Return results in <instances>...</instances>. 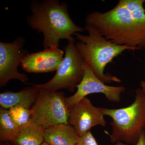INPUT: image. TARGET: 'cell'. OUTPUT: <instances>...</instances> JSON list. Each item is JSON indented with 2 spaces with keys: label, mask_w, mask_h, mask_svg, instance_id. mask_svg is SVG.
Segmentation results:
<instances>
[{
  "label": "cell",
  "mask_w": 145,
  "mask_h": 145,
  "mask_svg": "<svg viewBox=\"0 0 145 145\" xmlns=\"http://www.w3.org/2000/svg\"><path fill=\"white\" fill-rule=\"evenodd\" d=\"M85 22L115 44L136 50L145 48V13L131 14L122 0L106 12L94 11L88 14Z\"/></svg>",
  "instance_id": "1"
},
{
  "label": "cell",
  "mask_w": 145,
  "mask_h": 145,
  "mask_svg": "<svg viewBox=\"0 0 145 145\" xmlns=\"http://www.w3.org/2000/svg\"><path fill=\"white\" fill-rule=\"evenodd\" d=\"M68 5L59 0H33L30 5L31 14L27 17V25L34 31L42 33L44 49L59 48L60 40L75 41V33L85 31L71 19Z\"/></svg>",
  "instance_id": "2"
},
{
  "label": "cell",
  "mask_w": 145,
  "mask_h": 145,
  "mask_svg": "<svg viewBox=\"0 0 145 145\" xmlns=\"http://www.w3.org/2000/svg\"><path fill=\"white\" fill-rule=\"evenodd\" d=\"M84 28L88 35L79 33L74 34L75 44L78 51L94 74L105 84L112 82H121V80L109 73L105 74L104 70L107 65L112 62L114 58L126 50L135 51L132 48L121 46L112 42L104 38L96 29L85 25Z\"/></svg>",
  "instance_id": "3"
},
{
  "label": "cell",
  "mask_w": 145,
  "mask_h": 145,
  "mask_svg": "<svg viewBox=\"0 0 145 145\" xmlns=\"http://www.w3.org/2000/svg\"><path fill=\"white\" fill-rule=\"evenodd\" d=\"M135 100L126 107L118 109L102 108L104 115L112 119L110 123L112 132L110 135L112 143L124 142L135 145L145 131V92L141 88L135 90Z\"/></svg>",
  "instance_id": "4"
},
{
  "label": "cell",
  "mask_w": 145,
  "mask_h": 145,
  "mask_svg": "<svg viewBox=\"0 0 145 145\" xmlns=\"http://www.w3.org/2000/svg\"><path fill=\"white\" fill-rule=\"evenodd\" d=\"M39 88L38 97L30 109L32 115L30 123L40 126L44 129L58 124H68L69 110L64 93Z\"/></svg>",
  "instance_id": "5"
},
{
  "label": "cell",
  "mask_w": 145,
  "mask_h": 145,
  "mask_svg": "<svg viewBox=\"0 0 145 145\" xmlns=\"http://www.w3.org/2000/svg\"><path fill=\"white\" fill-rule=\"evenodd\" d=\"M75 41H69L64 48L63 60L56 74L48 82L36 84L38 87L54 91L66 89L75 91L84 78L86 61L78 51Z\"/></svg>",
  "instance_id": "6"
},
{
  "label": "cell",
  "mask_w": 145,
  "mask_h": 145,
  "mask_svg": "<svg viewBox=\"0 0 145 145\" xmlns=\"http://www.w3.org/2000/svg\"><path fill=\"white\" fill-rule=\"evenodd\" d=\"M25 40L18 37L11 42H0V87L2 88L11 80L25 82L27 75L19 72L18 68L22 64L28 50L23 49Z\"/></svg>",
  "instance_id": "7"
},
{
  "label": "cell",
  "mask_w": 145,
  "mask_h": 145,
  "mask_svg": "<svg viewBox=\"0 0 145 145\" xmlns=\"http://www.w3.org/2000/svg\"><path fill=\"white\" fill-rule=\"evenodd\" d=\"M125 91L123 86L106 85L94 74L86 62L84 78L78 86L77 91L72 96L65 97L67 106L70 111L72 107L89 94L102 93L110 102L118 103L121 101V94Z\"/></svg>",
  "instance_id": "8"
},
{
  "label": "cell",
  "mask_w": 145,
  "mask_h": 145,
  "mask_svg": "<svg viewBox=\"0 0 145 145\" xmlns=\"http://www.w3.org/2000/svg\"><path fill=\"white\" fill-rule=\"evenodd\" d=\"M102 108L93 105L89 99L85 97L75 104L69 111L68 124L75 128L80 137L91 128L97 125L105 126Z\"/></svg>",
  "instance_id": "9"
},
{
  "label": "cell",
  "mask_w": 145,
  "mask_h": 145,
  "mask_svg": "<svg viewBox=\"0 0 145 145\" xmlns=\"http://www.w3.org/2000/svg\"><path fill=\"white\" fill-rule=\"evenodd\" d=\"M65 52L59 48H48L28 53L22 61V67L29 73H43L57 71L63 60Z\"/></svg>",
  "instance_id": "10"
},
{
  "label": "cell",
  "mask_w": 145,
  "mask_h": 145,
  "mask_svg": "<svg viewBox=\"0 0 145 145\" xmlns=\"http://www.w3.org/2000/svg\"><path fill=\"white\" fill-rule=\"evenodd\" d=\"M39 88L36 84L18 91H7L0 93L1 108L8 110L13 107L22 106L30 109L36 101Z\"/></svg>",
  "instance_id": "11"
},
{
  "label": "cell",
  "mask_w": 145,
  "mask_h": 145,
  "mask_svg": "<svg viewBox=\"0 0 145 145\" xmlns=\"http://www.w3.org/2000/svg\"><path fill=\"white\" fill-rule=\"evenodd\" d=\"M44 137L45 142L49 145H76L80 138L75 128L65 123L45 129Z\"/></svg>",
  "instance_id": "12"
},
{
  "label": "cell",
  "mask_w": 145,
  "mask_h": 145,
  "mask_svg": "<svg viewBox=\"0 0 145 145\" xmlns=\"http://www.w3.org/2000/svg\"><path fill=\"white\" fill-rule=\"evenodd\" d=\"M44 130L40 126L29 122L19 127L9 142L12 145H41L44 142Z\"/></svg>",
  "instance_id": "13"
},
{
  "label": "cell",
  "mask_w": 145,
  "mask_h": 145,
  "mask_svg": "<svg viewBox=\"0 0 145 145\" xmlns=\"http://www.w3.org/2000/svg\"><path fill=\"white\" fill-rule=\"evenodd\" d=\"M19 128L12 121L8 110L0 108V140L9 142Z\"/></svg>",
  "instance_id": "14"
},
{
  "label": "cell",
  "mask_w": 145,
  "mask_h": 145,
  "mask_svg": "<svg viewBox=\"0 0 145 145\" xmlns=\"http://www.w3.org/2000/svg\"><path fill=\"white\" fill-rule=\"evenodd\" d=\"M12 121L19 127L28 124L31 120V109L22 106L13 107L8 109Z\"/></svg>",
  "instance_id": "15"
},
{
  "label": "cell",
  "mask_w": 145,
  "mask_h": 145,
  "mask_svg": "<svg viewBox=\"0 0 145 145\" xmlns=\"http://www.w3.org/2000/svg\"><path fill=\"white\" fill-rule=\"evenodd\" d=\"M76 145H98L96 139L90 131L80 137Z\"/></svg>",
  "instance_id": "16"
},
{
  "label": "cell",
  "mask_w": 145,
  "mask_h": 145,
  "mask_svg": "<svg viewBox=\"0 0 145 145\" xmlns=\"http://www.w3.org/2000/svg\"><path fill=\"white\" fill-rule=\"evenodd\" d=\"M135 145H145V131L140 135L139 141Z\"/></svg>",
  "instance_id": "17"
},
{
  "label": "cell",
  "mask_w": 145,
  "mask_h": 145,
  "mask_svg": "<svg viewBox=\"0 0 145 145\" xmlns=\"http://www.w3.org/2000/svg\"><path fill=\"white\" fill-rule=\"evenodd\" d=\"M141 89L145 92V80L142 81L140 83Z\"/></svg>",
  "instance_id": "18"
},
{
  "label": "cell",
  "mask_w": 145,
  "mask_h": 145,
  "mask_svg": "<svg viewBox=\"0 0 145 145\" xmlns=\"http://www.w3.org/2000/svg\"><path fill=\"white\" fill-rule=\"evenodd\" d=\"M1 145H12L9 142H1Z\"/></svg>",
  "instance_id": "19"
},
{
  "label": "cell",
  "mask_w": 145,
  "mask_h": 145,
  "mask_svg": "<svg viewBox=\"0 0 145 145\" xmlns=\"http://www.w3.org/2000/svg\"><path fill=\"white\" fill-rule=\"evenodd\" d=\"M114 145H127L126 144H124L123 143L121 142H117Z\"/></svg>",
  "instance_id": "20"
},
{
  "label": "cell",
  "mask_w": 145,
  "mask_h": 145,
  "mask_svg": "<svg viewBox=\"0 0 145 145\" xmlns=\"http://www.w3.org/2000/svg\"><path fill=\"white\" fill-rule=\"evenodd\" d=\"M41 145H49L48 144H47V143L45 142H44L43 143V144H42Z\"/></svg>",
  "instance_id": "21"
}]
</instances>
